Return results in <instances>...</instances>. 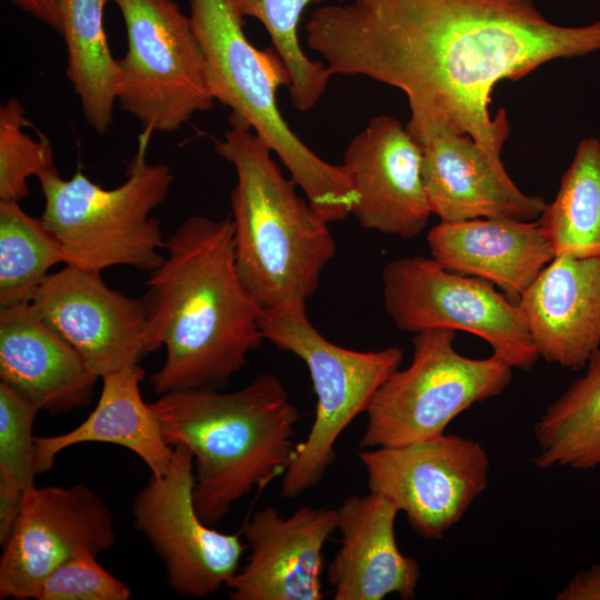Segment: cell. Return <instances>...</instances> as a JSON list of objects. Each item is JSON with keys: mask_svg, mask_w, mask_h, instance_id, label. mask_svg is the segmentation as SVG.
Returning <instances> with one entry per match:
<instances>
[{"mask_svg": "<svg viewBox=\"0 0 600 600\" xmlns=\"http://www.w3.org/2000/svg\"><path fill=\"white\" fill-rule=\"evenodd\" d=\"M59 262L64 263L62 248L41 218L19 202L0 201V306L31 302Z\"/></svg>", "mask_w": 600, "mask_h": 600, "instance_id": "26", "label": "cell"}, {"mask_svg": "<svg viewBox=\"0 0 600 600\" xmlns=\"http://www.w3.org/2000/svg\"><path fill=\"white\" fill-rule=\"evenodd\" d=\"M146 372L139 364L102 377L98 403L87 419L69 432L33 438L37 473L51 469L63 449L83 442H103L131 450L148 466L151 476H163L173 448L163 439L159 421L143 401L140 383Z\"/></svg>", "mask_w": 600, "mask_h": 600, "instance_id": "22", "label": "cell"}, {"mask_svg": "<svg viewBox=\"0 0 600 600\" xmlns=\"http://www.w3.org/2000/svg\"><path fill=\"white\" fill-rule=\"evenodd\" d=\"M369 491L391 500L413 531L441 539L463 517L489 481L490 460L483 446L459 434L358 453Z\"/></svg>", "mask_w": 600, "mask_h": 600, "instance_id": "11", "label": "cell"}, {"mask_svg": "<svg viewBox=\"0 0 600 600\" xmlns=\"http://www.w3.org/2000/svg\"><path fill=\"white\" fill-rule=\"evenodd\" d=\"M150 408L166 442L193 454V502L209 526L254 487L283 476L292 459L300 413L272 373L231 392H168Z\"/></svg>", "mask_w": 600, "mask_h": 600, "instance_id": "3", "label": "cell"}, {"mask_svg": "<svg viewBox=\"0 0 600 600\" xmlns=\"http://www.w3.org/2000/svg\"><path fill=\"white\" fill-rule=\"evenodd\" d=\"M190 20L203 51L211 96L231 109L274 152L311 207L328 222L346 219L357 202L343 164L314 153L291 130L277 104L289 72L274 49L260 50L243 31L234 0H189Z\"/></svg>", "mask_w": 600, "mask_h": 600, "instance_id": "5", "label": "cell"}, {"mask_svg": "<svg viewBox=\"0 0 600 600\" xmlns=\"http://www.w3.org/2000/svg\"><path fill=\"white\" fill-rule=\"evenodd\" d=\"M260 326L266 340L304 362L317 396L311 429L296 444L280 486L283 498L294 499L322 480L336 461L338 438L399 369L403 351L396 346L378 351L340 347L314 328L307 309L262 311Z\"/></svg>", "mask_w": 600, "mask_h": 600, "instance_id": "7", "label": "cell"}, {"mask_svg": "<svg viewBox=\"0 0 600 600\" xmlns=\"http://www.w3.org/2000/svg\"><path fill=\"white\" fill-rule=\"evenodd\" d=\"M422 151L397 119L372 118L343 153L357 192L359 224L403 239L419 236L432 214L421 173Z\"/></svg>", "mask_w": 600, "mask_h": 600, "instance_id": "15", "label": "cell"}, {"mask_svg": "<svg viewBox=\"0 0 600 600\" xmlns=\"http://www.w3.org/2000/svg\"><path fill=\"white\" fill-rule=\"evenodd\" d=\"M558 600H600V564L578 572L557 593Z\"/></svg>", "mask_w": 600, "mask_h": 600, "instance_id": "31", "label": "cell"}, {"mask_svg": "<svg viewBox=\"0 0 600 600\" xmlns=\"http://www.w3.org/2000/svg\"><path fill=\"white\" fill-rule=\"evenodd\" d=\"M0 378L51 414L89 406L99 379L32 302L0 309Z\"/></svg>", "mask_w": 600, "mask_h": 600, "instance_id": "20", "label": "cell"}, {"mask_svg": "<svg viewBox=\"0 0 600 600\" xmlns=\"http://www.w3.org/2000/svg\"><path fill=\"white\" fill-rule=\"evenodd\" d=\"M30 126L21 102L11 98L0 106V201H16L29 194L31 176L53 166L50 141L34 140L24 132Z\"/></svg>", "mask_w": 600, "mask_h": 600, "instance_id": "29", "label": "cell"}, {"mask_svg": "<svg viewBox=\"0 0 600 600\" xmlns=\"http://www.w3.org/2000/svg\"><path fill=\"white\" fill-rule=\"evenodd\" d=\"M114 542L111 512L88 487H33L3 543L0 599H36L60 563L81 549L99 554Z\"/></svg>", "mask_w": 600, "mask_h": 600, "instance_id": "13", "label": "cell"}, {"mask_svg": "<svg viewBox=\"0 0 600 600\" xmlns=\"http://www.w3.org/2000/svg\"><path fill=\"white\" fill-rule=\"evenodd\" d=\"M577 379L534 424L532 463L587 471L600 466V349Z\"/></svg>", "mask_w": 600, "mask_h": 600, "instance_id": "24", "label": "cell"}, {"mask_svg": "<svg viewBox=\"0 0 600 600\" xmlns=\"http://www.w3.org/2000/svg\"><path fill=\"white\" fill-rule=\"evenodd\" d=\"M151 133L139 136L127 179L117 188L104 189L80 171L64 180L54 166L37 176L44 197L41 220L59 241L66 264L99 272L114 266L151 272L163 261L166 239L150 213L166 200L173 174L164 163L148 162Z\"/></svg>", "mask_w": 600, "mask_h": 600, "instance_id": "6", "label": "cell"}, {"mask_svg": "<svg viewBox=\"0 0 600 600\" xmlns=\"http://www.w3.org/2000/svg\"><path fill=\"white\" fill-rule=\"evenodd\" d=\"M538 221L556 256L600 254V140L582 139Z\"/></svg>", "mask_w": 600, "mask_h": 600, "instance_id": "25", "label": "cell"}, {"mask_svg": "<svg viewBox=\"0 0 600 600\" xmlns=\"http://www.w3.org/2000/svg\"><path fill=\"white\" fill-rule=\"evenodd\" d=\"M384 309L401 331L462 330L510 367L530 371L539 352L523 312L491 282L450 271L432 258L402 257L382 270Z\"/></svg>", "mask_w": 600, "mask_h": 600, "instance_id": "10", "label": "cell"}, {"mask_svg": "<svg viewBox=\"0 0 600 600\" xmlns=\"http://www.w3.org/2000/svg\"><path fill=\"white\" fill-rule=\"evenodd\" d=\"M398 512L391 500L371 491L349 496L337 508L341 543L328 566L334 600H382L393 593L402 600L416 597L421 569L398 547Z\"/></svg>", "mask_w": 600, "mask_h": 600, "instance_id": "18", "label": "cell"}, {"mask_svg": "<svg viewBox=\"0 0 600 600\" xmlns=\"http://www.w3.org/2000/svg\"><path fill=\"white\" fill-rule=\"evenodd\" d=\"M323 1L328 0H234L243 18H256L269 33L273 49L289 72L291 102L301 112L320 101L331 77L323 62L311 60L303 52L298 38L303 10L310 3Z\"/></svg>", "mask_w": 600, "mask_h": 600, "instance_id": "27", "label": "cell"}, {"mask_svg": "<svg viewBox=\"0 0 600 600\" xmlns=\"http://www.w3.org/2000/svg\"><path fill=\"white\" fill-rule=\"evenodd\" d=\"M31 302L99 378L139 364L148 353L142 299L109 288L99 271L66 264L47 276Z\"/></svg>", "mask_w": 600, "mask_h": 600, "instance_id": "14", "label": "cell"}, {"mask_svg": "<svg viewBox=\"0 0 600 600\" xmlns=\"http://www.w3.org/2000/svg\"><path fill=\"white\" fill-rule=\"evenodd\" d=\"M306 39L331 76H364L402 90L411 111L406 128L419 144L450 129L503 168L509 122L503 109L490 116L493 87L600 50V20L554 24L534 0H351L314 10Z\"/></svg>", "mask_w": 600, "mask_h": 600, "instance_id": "1", "label": "cell"}, {"mask_svg": "<svg viewBox=\"0 0 600 600\" xmlns=\"http://www.w3.org/2000/svg\"><path fill=\"white\" fill-rule=\"evenodd\" d=\"M109 0H61V34L67 46L66 73L80 99L87 123L104 133L113 121L120 68L103 24Z\"/></svg>", "mask_w": 600, "mask_h": 600, "instance_id": "23", "label": "cell"}, {"mask_svg": "<svg viewBox=\"0 0 600 600\" xmlns=\"http://www.w3.org/2000/svg\"><path fill=\"white\" fill-rule=\"evenodd\" d=\"M94 553L81 549L42 582L37 600H128L130 588L108 572Z\"/></svg>", "mask_w": 600, "mask_h": 600, "instance_id": "30", "label": "cell"}, {"mask_svg": "<svg viewBox=\"0 0 600 600\" xmlns=\"http://www.w3.org/2000/svg\"><path fill=\"white\" fill-rule=\"evenodd\" d=\"M128 49L118 101L144 131L170 133L212 108L207 63L190 17L172 0H112Z\"/></svg>", "mask_w": 600, "mask_h": 600, "instance_id": "9", "label": "cell"}, {"mask_svg": "<svg viewBox=\"0 0 600 600\" xmlns=\"http://www.w3.org/2000/svg\"><path fill=\"white\" fill-rule=\"evenodd\" d=\"M454 330L416 333L411 363L377 390L359 441L363 449L407 444L444 433L472 404L499 396L512 367L499 357L469 358L454 347Z\"/></svg>", "mask_w": 600, "mask_h": 600, "instance_id": "8", "label": "cell"}, {"mask_svg": "<svg viewBox=\"0 0 600 600\" xmlns=\"http://www.w3.org/2000/svg\"><path fill=\"white\" fill-rule=\"evenodd\" d=\"M431 212L443 222L480 218L534 220L547 202L523 193L468 134L441 129L420 143Z\"/></svg>", "mask_w": 600, "mask_h": 600, "instance_id": "17", "label": "cell"}, {"mask_svg": "<svg viewBox=\"0 0 600 600\" xmlns=\"http://www.w3.org/2000/svg\"><path fill=\"white\" fill-rule=\"evenodd\" d=\"M337 531V509L302 506L284 518L268 506L241 533L248 562L226 587L232 600H320L323 547Z\"/></svg>", "mask_w": 600, "mask_h": 600, "instance_id": "16", "label": "cell"}, {"mask_svg": "<svg viewBox=\"0 0 600 600\" xmlns=\"http://www.w3.org/2000/svg\"><path fill=\"white\" fill-rule=\"evenodd\" d=\"M21 10L33 16L47 26L61 33V0H10Z\"/></svg>", "mask_w": 600, "mask_h": 600, "instance_id": "32", "label": "cell"}, {"mask_svg": "<svg viewBox=\"0 0 600 600\" xmlns=\"http://www.w3.org/2000/svg\"><path fill=\"white\" fill-rule=\"evenodd\" d=\"M229 119L214 148L237 176L230 216L238 274L262 311L307 309L336 254L329 222L297 193L250 127Z\"/></svg>", "mask_w": 600, "mask_h": 600, "instance_id": "4", "label": "cell"}, {"mask_svg": "<svg viewBox=\"0 0 600 600\" xmlns=\"http://www.w3.org/2000/svg\"><path fill=\"white\" fill-rule=\"evenodd\" d=\"M40 409L0 382V542L8 539L22 498L34 487L32 426Z\"/></svg>", "mask_w": 600, "mask_h": 600, "instance_id": "28", "label": "cell"}, {"mask_svg": "<svg viewBox=\"0 0 600 600\" xmlns=\"http://www.w3.org/2000/svg\"><path fill=\"white\" fill-rule=\"evenodd\" d=\"M172 448L168 471L151 476L134 499V527L162 561L169 586L181 596L204 598L238 572L248 547L240 533L218 531L201 519L193 502V454L183 444Z\"/></svg>", "mask_w": 600, "mask_h": 600, "instance_id": "12", "label": "cell"}, {"mask_svg": "<svg viewBox=\"0 0 600 600\" xmlns=\"http://www.w3.org/2000/svg\"><path fill=\"white\" fill-rule=\"evenodd\" d=\"M518 304L540 357L586 367L600 349V254L556 256Z\"/></svg>", "mask_w": 600, "mask_h": 600, "instance_id": "19", "label": "cell"}, {"mask_svg": "<svg viewBox=\"0 0 600 600\" xmlns=\"http://www.w3.org/2000/svg\"><path fill=\"white\" fill-rule=\"evenodd\" d=\"M427 242L431 258L443 268L487 280L514 303L556 257L538 220L440 221Z\"/></svg>", "mask_w": 600, "mask_h": 600, "instance_id": "21", "label": "cell"}, {"mask_svg": "<svg viewBox=\"0 0 600 600\" xmlns=\"http://www.w3.org/2000/svg\"><path fill=\"white\" fill-rule=\"evenodd\" d=\"M164 249L142 298L147 352L166 348L152 387L159 394L216 390L266 340L262 310L236 268L231 216H192L166 239Z\"/></svg>", "mask_w": 600, "mask_h": 600, "instance_id": "2", "label": "cell"}]
</instances>
